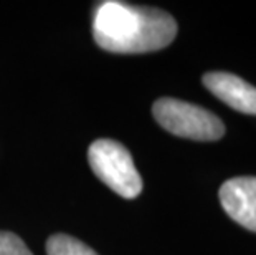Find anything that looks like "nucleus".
Returning a JSON list of instances; mask_svg holds the SVG:
<instances>
[{"label":"nucleus","mask_w":256,"mask_h":255,"mask_svg":"<svg viewBox=\"0 0 256 255\" xmlns=\"http://www.w3.org/2000/svg\"><path fill=\"white\" fill-rule=\"evenodd\" d=\"M88 159L98 179L121 197L134 199L142 191V177L136 169L132 156L121 143L96 139L88 149Z\"/></svg>","instance_id":"2"},{"label":"nucleus","mask_w":256,"mask_h":255,"mask_svg":"<svg viewBox=\"0 0 256 255\" xmlns=\"http://www.w3.org/2000/svg\"><path fill=\"white\" fill-rule=\"evenodd\" d=\"M223 210L244 229L256 232V177H233L220 187Z\"/></svg>","instance_id":"4"},{"label":"nucleus","mask_w":256,"mask_h":255,"mask_svg":"<svg viewBox=\"0 0 256 255\" xmlns=\"http://www.w3.org/2000/svg\"><path fill=\"white\" fill-rule=\"evenodd\" d=\"M0 255H34L18 235L0 230Z\"/></svg>","instance_id":"7"},{"label":"nucleus","mask_w":256,"mask_h":255,"mask_svg":"<svg viewBox=\"0 0 256 255\" xmlns=\"http://www.w3.org/2000/svg\"><path fill=\"white\" fill-rule=\"evenodd\" d=\"M156 121L166 131L176 136L194 141H216L225 134V126L222 119L205 108L192 103L160 98L152 106Z\"/></svg>","instance_id":"3"},{"label":"nucleus","mask_w":256,"mask_h":255,"mask_svg":"<svg viewBox=\"0 0 256 255\" xmlns=\"http://www.w3.org/2000/svg\"><path fill=\"white\" fill-rule=\"evenodd\" d=\"M205 88L216 98L244 115H256V88L236 75L212 72L204 77Z\"/></svg>","instance_id":"5"},{"label":"nucleus","mask_w":256,"mask_h":255,"mask_svg":"<svg viewBox=\"0 0 256 255\" xmlns=\"http://www.w3.org/2000/svg\"><path fill=\"white\" fill-rule=\"evenodd\" d=\"M48 255H98L91 247L66 234H55L46 242Z\"/></svg>","instance_id":"6"},{"label":"nucleus","mask_w":256,"mask_h":255,"mask_svg":"<svg viewBox=\"0 0 256 255\" xmlns=\"http://www.w3.org/2000/svg\"><path fill=\"white\" fill-rule=\"evenodd\" d=\"M177 24L164 10L126 2L98 4L92 17V37L98 47L112 53H147L170 45Z\"/></svg>","instance_id":"1"}]
</instances>
